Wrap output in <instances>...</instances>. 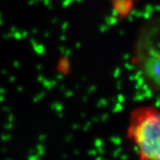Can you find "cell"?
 <instances>
[{"label":"cell","mask_w":160,"mask_h":160,"mask_svg":"<svg viewBox=\"0 0 160 160\" xmlns=\"http://www.w3.org/2000/svg\"><path fill=\"white\" fill-rule=\"evenodd\" d=\"M132 57L143 83L160 93V14L149 18L139 29Z\"/></svg>","instance_id":"1"},{"label":"cell","mask_w":160,"mask_h":160,"mask_svg":"<svg viewBox=\"0 0 160 160\" xmlns=\"http://www.w3.org/2000/svg\"><path fill=\"white\" fill-rule=\"evenodd\" d=\"M126 136L138 160H160V109L142 105L128 116Z\"/></svg>","instance_id":"2"}]
</instances>
